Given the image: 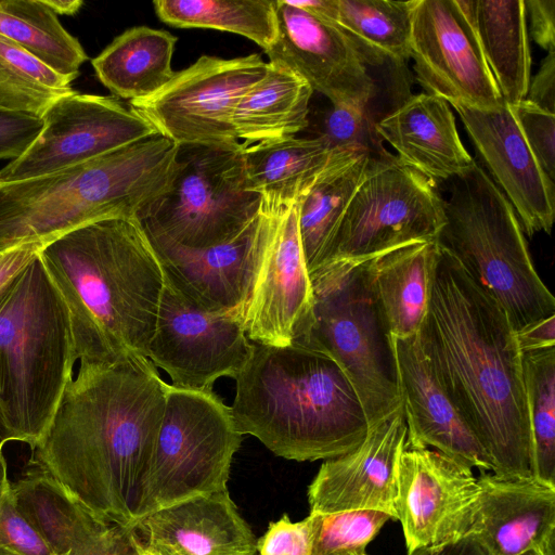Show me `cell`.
<instances>
[{
  "mask_svg": "<svg viewBox=\"0 0 555 555\" xmlns=\"http://www.w3.org/2000/svg\"><path fill=\"white\" fill-rule=\"evenodd\" d=\"M375 124L367 107L339 104L322 112L318 121L315 138L321 139L332 150L350 151L364 149L379 153L385 149L375 131Z\"/></svg>",
  "mask_w": 555,
  "mask_h": 555,
  "instance_id": "f35d334b",
  "label": "cell"
},
{
  "mask_svg": "<svg viewBox=\"0 0 555 555\" xmlns=\"http://www.w3.org/2000/svg\"><path fill=\"white\" fill-rule=\"evenodd\" d=\"M2 448L3 443H0V546L22 555H53L16 507Z\"/></svg>",
  "mask_w": 555,
  "mask_h": 555,
  "instance_id": "ab89813d",
  "label": "cell"
},
{
  "mask_svg": "<svg viewBox=\"0 0 555 555\" xmlns=\"http://www.w3.org/2000/svg\"><path fill=\"white\" fill-rule=\"evenodd\" d=\"M276 38L264 53L270 63L302 79L331 104L369 107L376 95L371 62L338 26L287 0H275Z\"/></svg>",
  "mask_w": 555,
  "mask_h": 555,
  "instance_id": "e0dca14e",
  "label": "cell"
},
{
  "mask_svg": "<svg viewBox=\"0 0 555 555\" xmlns=\"http://www.w3.org/2000/svg\"><path fill=\"white\" fill-rule=\"evenodd\" d=\"M0 555H22L11 548L0 546Z\"/></svg>",
  "mask_w": 555,
  "mask_h": 555,
  "instance_id": "816d5d0a",
  "label": "cell"
},
{
  "mask_svg": "<svg viewBox=\"0 0 555 555\" xmlns=\"http://www.w3.org/2000/svg\"><path fill=\"white\" fill-rule=\"evenodd\" d=\"M450 181L438 245L505 311L515 333L555 314L509 202L476 163Z\"/></svg>",
  "mask_w": 555,
  "mask_h": 555,
  "instance_id": "52a82bcc",
  "label": "cell"
},
{
  "mask_svg": "<svg viewBox=\"0 0 555 555\" xmlns=\"http://www.w3.org/2000/svg\"><path fill=\"white\" fill-rule=\"evenodd\" d=\"M85 555H141V550L130 528L113 524Z\"/></svg>",
  "mask_w": 555,
  "mask_h": 555,
  "instance_id": "7dc6e473",
  "label": "cell"
},
{
  "mask_svg": "<svg viewBox=\"0 0 555 555\" xmlns=\"http://www.w3.org/2000/svg\"><path fill=\"white\" fill-rule=\"evenodd\" d=\"M453 107L522 231L529 236L540 231L550 234L555 215L554 181L539 166L509 106Z\"/></svg>",
  "mask_w": 555,
  "mask_h": 555,
  "instance_id": "ffe728a7",
  "label": "cell"
},
{
  "mask_svg": "<svg viewBox=\"0 0 555 555\" xmlns=\"http://www.w3.org/2000/svg\"><path fill=\"white\" fill-rule=\"evenodd\" d=\"M533 477L555 488V347L522 352Z\"/></svg>",
  "mask_w": 555,
  "mask_h": 555,
  "instance_id": "8d00e7d4",
  "label": "cell"
},
{
  "mask_svg": "<svg viewBox=\"0 0 555 555\" xmlns=\"http://www.w3.org/2000/svg\"><path fill=\"white\" fill-rule=\"evenodd\" d=\"M0 36L56 73L76 79L88 55L42 0H0Z\"/></svg>",
  "mask_w": 555,
  "mask_h": 555,
  "instance_id": "d6a6232c",
  "label": "cell"
},
{
  "mask_svg": "<svg viewBox=\"0 0 555 555\" xmlns=\"http://www.w3.org/2000/svg\"><path fill=\"white\" fill-rule=\"evenodd\" d=\"M153 7L158 18L172 27L233 33L264 52L276 38L273 0H158Z\"/></svg>",
  "mask_w": 555,
  "mask_h": 555,
  "instance_id": "e575fe53",
  "label": "cell"
},
{
  "mask_svg": "<svg viewBox=\"0 0 555 555\" xmlns=\"http://www.w3.org/2000/svg\"><path fill=\"white\" fill-rule=\"evenodd\" d=\"M313 293L298 229L297 204L276 218L242 315L248 339L295 344L312 312Z\"/></svg>",
  "mask_w": 555,
  "mask_h": 555,
  "instance_id": "d6986e66",
  "label": "cell"
},
{
  "mask_svg": "<svg viewBox=\"0 0 555 555\" xmlns=\"http://www.w3.org/2000/svg\"><path fill=\"white\" fill-rule=\"evenodd\" d=\"M28 150L0 169V181H20L78 165L157 133L130 105L114 95L73 91L41 117Z\"/></svg>",
  "mask_w": 555,
  "mask_h": 555,
  "instance_id": "5bb4252c",
  "label": "cell"
},
{
  "mask_svg": "<svg viewBox=\"0 0 555 555\" xmlns=\"http://www.w3.org/2000/svg\"><path fill=\"white\" fill-rule=\"evenodd\" d=\"M511 112L539 166L555 180V117L529 101L509 106Z\"/></svg>",
  "mask_w": 555,
  "mask_h": 555,
  "instance_id": "60d3db41",
  "label": "cell"
},
{
  "mask_svg": "<svg viewBox=\"0 0 555 555\" xmlns=\"http://www.w3.org/2000/svg\"><path fill=\"white\" fill-rule=\"evenodd\" d=\"M413 1L335 0L333 24L344 30L371 65L410 57Z\"/></svg>",
  "mask_w": 555,
  "mask_h": 555,
  "instance_id": "836d02e7",
  "label": "cell"
},
{
  "mask_svg": "<svg viewBox=\"0 0 555 555\" xmlns=\"http://www.w3.org/2000/svg\"><path fill=\"white\" fill-rule=\"evenodd\" d=\"M43 3L56 15H74L83 2L81 0H42Z\"/></svg>",
  "mask_w": 555,
  "mask_h": 555,
  "instance_id": "f907efd6",
  "label": "cell"
},
{
  "mask_svg": "<svg viewBox=\"0 0 555 555\" xmlns=\"http://www.w3.org/2000/svg\"><path fill=\"white\" fill-rule=\"evenodd\" d=\"M279 216L262 210L234 238L188 248L149 237L166 276L199 309L242 321L256 269Z\"/></svg>",
  "mask_w": 555,
  "mask_h": 555,
  "instance_id": "ac0fdd59",
  "label": "cell"
},
{
  "mask_svg": "<svg viewBox=\"0 0 555 555\" xmlns=\"http://www.w3.org/2000/svg\"><path fill=\"white\" fill-rule=\"evenodd\" d=\"M408 427L402 404L353 450L326 460L309 486L310 513L380 511L396 517L397 474Z\"/></svg>",
  "mask_w": 555,
  "mask_h": 555,
  "instance_id": "44dd1931",
  "label": "cell"
},
{
  "mask_svg": "<svg viewBox=\"0 0 555 555\" xmlns=\"http://www.w3.org/2000/svg\"><path fill=\"white\" fill-rule=\"evenodd\" d=\"M77 360L69 311L38 255L0 301V433L34 450Z\"/></svg>",
  "mask_w": 555,
  "mask_h": 555,
  "instance_id": "8992f818",
  "label": "cell"
},
{
  "mask_svg": "<svg viewBox=\"0 0 555 555\" xmlns=\"http://www.w3.org/2000/svg\"><path fill=\"white\" fill-rule=\"evenodd\" d=\"M408 555H491L473 533L437 545L413 550Z\"/></svg>",
  "mask_w": 555,
  "mask_h": 555,
  "instance_id": "c3c4849f",
  "label": "cell"
},
{
  "mask_svg": "<svg viewBox=\"0 0 555 555\" xmlns=\"http://www.w3.org/2000/svg\"><path fill=\"white\" fill-rule=\"evenodd\" d=\"M312 93L296 73L268 62L266 75L241 98L233 113L240 150L287 140L308 129Z\"/></svg>",
  "mask_w": 555,
  "mask_h": 555,
  "instance_id": "f1b7e54d",
  "label": "cell"
},
{
  "mask_svg": "<svg viewBox=\"0 0 555 555\" xmlns=\"http://www.w3.org/2000/svg\"><path fill=\"white\" fill-rule=\"evenodd\" d=\"M0 443L4 444V442L2 441V438H1V433H0Z\"/></svg>",
  "mask_w": 555,
  "mask_h": 555,
  "instance_id": "db71d44e",
  "label": "cell"
},
{
  "mask_svg": "<svg viewBox=\"0 0 555 555\" xmlns=\"http://www.w3.org/2000/svg\"><path fill=\"white\" fill-rule=\"evenodd\" d=\"M371 154L367 150L345 154L297 202L298 229L309 274L325 263Z\"/></svg>",
  "mask_w": 555,
  "mask_h": 555,
  "instance_id": "1f68e13d",
  "label": "cell"
},
{
  "mask_svg": "<svg viewBox=\"0 0 555 555\" xmlns=\"http://www.w3.org/2000/svg\"><path fill=\"white\" fill-rule=\"evenodd\" d=\"M16 507L53 555H85L113 525L36 466L12 483Z\"/></svg>",
  "mask_w": 555,
  "mask_h": 555,
  "instance_id": "4316f807",
  "label": "cell"
},
{
  "mask_svg": "<svg viewBox=\"0 0 555 555\" xmlns=\"http://www.w3.org/2000/svg\"><path fill=\"white\" fill-rule=\"evenodd\" d=\"M443 224V198L436 183L386 150L373 153L324 264L363 262L413 243L437 241Z\"/></svg>",
  "mask_w": 555,
  "mask_h": 555,
  "instance_id": "8fae6325",
  "label": "cell"
},
{
  "mask_svg": "<svg viewBox=\"0 0 555 555\" xmlns=\"http://www.w3.org/2000/svg\"><path fill=\"white\" fill-rule=\"evenodd\" d=\"M313 540L312 517L293 522L287 515L270 522L266 533L257 540L259 555H311Z\"/></svg>",
  "mask_w": 555,
  "mask_h": 555,
  "instance_id": "b9f144b4",
  "label": "cell"
},
{
  "mask_svg": "<svg viewBox=\"0 0 555 555\" xmlns=\"http://www.w3.org/2000/svg\"><path fill=\"white\" fill-rule=\"evenodd\" d=\"M253 344L231 406L242 435L295 461L334 459L365 439L370 425L362 403L331 357L296 344Z\"/></svg>",
  "mask_w": 555,
  "mask_h": 555,
  "instance_id": "277c9868",
  "label": "cell"
},
{
  "mask_svg": "<svg viewBox=\"0 0 555 555\" xmlns=\"http://www.w3.org/2000/svg\"><path fill=\"white\" fill-rule=\"evenodd\" d=\"M145 555H254L257 540L229 491L157 508L130 527Z\"/></svg>",
  "mask_w": 555,
  "mask_h": 555,
  "instance_id": "603a6c76",
  "label": "cell"
},
{
  "mask_svg": "<svg viewBox=\"0 0 555 555\" xmlns=\"http://www.w3.org/2000/svg\"><path fill=\"white\" fill-rule=\"evenodd\" d=\"M309 515L313 524L311 555H369L367 544L392 518L372 509Z\"/></svg>",
  "mask_w": 555,
  "mask_h": 555,
  "instance_id": "74e56055",
  "label": "cell"
},
{
  "mask_svg": "<svg viewBox=\"0 0 555 555\" xmlns=\"http://www.w3.org/2000/svg\"><path fill=\"white\" fill-rule=\"evenodd\" d=\"M41 118L0 109V160L22 156L42 129Z\"/></svg>",
  "mask_w": 555,
  "mask_h": 555,
  "instance_id": "7bdbcfd3",
  "label": "cell"
},
{
  "mask_svg": "<svg viewBox=\"0 0 555 555\" xmlns=\"http://www.w3.org/2000/svg\"><path fill=\"white\" fill-rule=\"evenodd\" d=\"M167 388L149 358L80 362L29 465L99 518L132 527L144 515Z\"/></svg>",
  "mask_w": 555,
  "mask_h": 555,
  "instance_id": "6da1fadb",
  "label": "cell"
},
{
  "mask_svg": "<svg viewBox=\"0 0 555 555\" xmlns=\"http://www.w3.org/2000/svg\"><path fill=\"white\" fill-rule=\"evenodd\" d=\"M516 337L521 352L555 347V314L519 331Z\"/></svg>",
  "mask_w": 555,
  "mask_h": 555,
  "instance_id": "681fc988",
  "label": "cell"
},
{
  "mask_svg": "<svg viewBox=\"0 0 555 555\" xmlns=\"http://www.w3.org/2000/svg\"><path fill=\"white\" fill-rule=\"evenodd\" d=\"M425 359L501 478H534L522 352L503 308L439 246Z\"/></svg>",
  "mask_w": 555,
  "mask_h": 555,
  "instance_id": "7a4b0ae2",
  "label": "cell"
},
{
  "mask_svg": "<svg viewBox=\"0 0 555 555\" xmlns=\"http://www.w3.org/2000/svg\"><path fill=\"white\" fill-rule=\"evenodd\" d=\"M73 80L0 36V109L41 118L59 99L74 91Z\"/></svg>",
  "mask_w": 555,
  "mask_h": 555,
  "instance_id": "d590c367",
  "label": "cell"
},
{
  "mask_svg": "<svg viewBox=\"0 0 555 555\" xmlns=\"http://www.w3.org/2000/svg\"><path fill=\"white\" fill-rule=\"evenodd\" d=\"M141 555H145V554L141 551Z\"/></svg>",
  "mask_w": 555,
  "mask_h": 555,
  "instance_id": "11a10c76",
  "label": "cell"
},
{
  "mask_svg": "<svg viewBox=\"0 0 555 555\" xmlns=\"http://www.w3.org/2000/svg\"><path fill=\"white\" fill-rule=\"evenodd\" d=\"M254 555H256V554H254Z\"/></svg>",
  "mask_w": 555,
  "mask_h": 555,
  "instance_id": "9f6ffc18",
  "label": "cell"
},
{
  "mask_svg": "<svg viewBox=\"0 0 555 555\" xmlns=\"http://www.w3.org/2000/svg\"><path fill=\"white\" fill-rule=\"evenodd\" d=\"M170 188L138 221L150 237L188 248H208L237 236L259 214L260 196L248 190L242 151L179 145Z\"/></svg>",
  "mask_w": 555,
  "mask_h": 555,
  "instance_id": "9c48e42d",
  "label": "cell"
},
{
  "mask_svg": "<svg viewBox=\"0 0 555 555\" xmlns=\"http://www.w3.org/2000/svg\"><path fill=\"white\" fill-rule=\"evenodd\" d=\"M470 533L491 555L535 550L554 555L555 488L535 478H501L480 472Z\"/></svg>",
  "mask_w": 555,
  "mask_h": 555,
  "instance_id": "cb8c5ba5",
  "label": "cell"
},
{
  "mask_svg": "<svg viewBox=\"0 0 555 555\" xmlns=\"http://www.w3.org/2000/svg\"><path fill=\"white\" fill-rule=\"evenodd\" d=\"M39 256L69 311L77 360L147 358L165 273L138 219L82 225Z\"/></svg>",
  "mask_w": 555,
  "mask_h": 555,
  "instance_id": "3957f363",
  "label": "cell"
},
{
  "mask_svg": "<svg viewBox=\"0 0 555 555\" xmlns=\"http://www.w3.org/2000/svg\"><path fill=\"white\" fill-rule=\"evenodd\" d=\"M396 157L429 180L449 181L476 163L463 145L444 100L420 93L404 100L375 124Z\"/></svg>",
  "mask_w": 555,
  "mask_h": 555,
  "instance_id": "d4e9b609",
  "label": "cell"
},
{
  "mask_svg": "<svg viewBox=\"0 0 555 555\" xmlns=\"http://www.w3.org/2000/svg\"><path fill=\"white\" fill-rule=\"evenodd\" d=\"M253 348L240 319L199 309L165 274L147 358L170 376L171 386L212 390L222 376L235 379Z\"/></svg>",
  "mask_w": 555,
  "mask_h": 555,
  "instance_id": "4fadbf2b",
  "label": "cell"
},
{
  "mask_svg": "<svg viewBox=\"0 0 555 555\" xmlns=\"http://www.w3.org/2000/svg\"><path fill=\"white\" fill-rule=\"evenodd\" d=\"M410 57L427 94L453 105L503 104L473 24L457 0H413Z\"/></svg>",
  "mask_w": 555,
  "mask_h": 555,
  "instance_id": "9a60e30c",
  "label": "cell"
},
{
  "mask_svg": "<svg viewBox=\"0 0 555 555\" xmlns=\"http://www.w3.org/2000/svg\"><path fill=\"white\" fill-rule=\"evenodd\" d=\"M352 151L332 150L315 137H294L245 150L247 188L260 196V210L280 216L297 204L328 166Z\"/></svg>",
  "mask_w": 555,
  "mask_h": 555,
  "instance_id": "83f0119b",
  "label": "cell"
},
{
  "mask_svg": "<svg viewBox=\"0 0 555 555\" xmlns=\"http://www.w3.org/2000/svg\"><path fill=\"white\" fill-rule=\"evenodd\" d=\"M474 26L483 57L511 106L527 96L531 54L524 0H457Z\"/></svg>",
  "mask_w": 555,
  "mask_h": 555,
  "instance_id": "f546056e",
  "label": "cell"
},
{
  "mask_svg": "<svg viewBox=\"0 0 555 555\" xmlns=\"http://www.w3.org/2000/svg\"><path fill=\"white\" fill-rule=\"evenodd\" d=\"M439 258L437 241L413 243L369 260L373 292L390 337L418 335Z\"/></svg>",
  "mask_w": 555,
  "mask_h": 555,
  "instance_id": "484cf974",
  "label": "cell"
},
{
  "mask_svg": "<svg viewBox=\"0 0 555 555\" xmlns=\"http://www.w3.org/2000/svg\"><path fill=\"white\" fill-rule=\"evenodd\" d=\"M391 344L408 427L406 443L433 447L469 468L492 472L490 457L430 371L418 336L391 337Z\"/></svg>",
  "mask_w": 555,
  "mask_h": 555,
  "instance_id": "7402d4cb",
  "label": "cell"
},
{
  "mask_svg": "<svg viewBox=\"0 0 555 555\" xmlns=\"http://www.w3.org/2000/svg\"><path fill=\"white\" fill-rule=\"evenodd\" d=\"M478 492L472 468L405 442L398 463L395 519L402 525L408 553L470 533Z\"/></svg>",
  "mask_w": 555,
  "mask_h": 555,
  "instance_id": "2e32d148",
  "label": "cell"
},
{
  "mask_svg": "<svg viewBox=\"0 0 555 555\" xmlns=\"http://www.w3.org/2000/svg\"><path fill=\"white\" fill-rule=\"evenodd\" d=\"M530 17V34L542 49H555V0H524Z\"/></svg>",
  "mask_w": 555,
  "mask_h": 555,
  "instance_id": "ee69618b",
  "label": "cell"
},
{
  "mask_svg": "<svg viewBox=\"0 0 555 555\" xmlns=\"http://www.w3.org/2000/svg\"><path fill=\"white\" fill-rule=\"evenodd\" d=\"M311 317L296 345L331 357L353 385L370 427L402 403L396 360L363 262H331L310 274Z\"/></svg>",
  "mask_w": 555,
  "mask_h": 555,
  "instance_id": "ba28073f",
  "label": "cell"
},
{
  "mask_svg": "<svg viewBox=\"0 0 555 555\" xmlns=\"http://www.w3.org/2000/svg\"><path fill=\"white\" fill-rule=\"evenodd\" d=\"M259 54L222 59L202 55L175 72L155 94L129 102L155 130L178 145L238 149L232 117L241 98L264 75ZM241 151V150H240Z\"/></svg>",
  "mask_w": 555,
  "mask_h": 555,
  "instance_id": "7c38bea8",
  "label": "cell"
},
{
  "mask_svg": "<svg viewBox=\"0 0 555 555\" xmlns=\"http://www.w3.org/2000/svg\"><path fill=\"white\" fill-rule=\"evenodd\" d=\"M520 555H544L543 553L539 552V551H535V550H530V551H527Z\"/></svg>",
  "mask_w": 555,
  "mask_h": 555,
  "instance_id": "f5cc1de1",
  "label": "cell"
},
{
  "mask_svg": "<svg viewBox=\"0 0 555 555\" xmlns=\"http://www.w3.org/2000/svg\"><path fill=\"white\" fill-rule=\"evenodd\" d=\"M42 246L29 243L0 253V301L17 275L38 255Z\"/></svg>",
  "mask_w": 555,
  "mask_h": 555,
  "instance_id": "bcb514c9",
  "label": "cell"
},
{
  "mask_svg": "<svg viewBox=\"0 0 555 555\" xmlns=\"http://www.w3.org/2000/svg\"><path fill=\"white\" fill-rule=\"evenodd\" d=\"M178 38L162 29L131 27L117 36L91 64L99 80L118 99L131 101L159 91L175 75Z\"/></svg>",
  "mask_w": 555,
  "mask_h": 555,
  "instance_id": "4dcf8cb0",
  "label": "cell"
},
{
  "mask_svg": "<svg viewBox=\"0 0 555 555\" xmlns=\"http://www.w3.org/2000/svg\"><path fill=\"white\" fill-rule=\"evenodd\" d=\"M526 100L554 114L555 106V49L544 57L539 72L530 79Z\"/></svg>",
  "mask_w": 555,
  "mask_h": 555,
  "instance_id": "f6af8a7d",
  "label": "cell"
},
{
  "mask_svg": "<svg viewBox=\"0 0 555 555\" xmlns=\"http://www.w3.org/2000/svg\"><path fill=\"white\" fill-rule=\"evenodd\" d=\"M242 436L231 406L212 390L168 384L145 483L144 515L194 495L228 490Z\"/></svg>",
  "mask_w": 555,
  "mask_h": 555,
  "instance_id": "30bf717a",
  "label": "cell"
},
{
  "mask_svg": "<svg viewBox=\"0 0 555 555\" xmlns=\"http://www.w3.org/2000/svg\"><path fill=\"white\" fill-rule=\"evenodd\" d=\"M178 152L157 132L54 172L0 181V253L100 220L138 219L172 184Z\"/></svg>",
  "mask_w": 555,
  "mask_h": 555,
  "instance_id": "5b68a950",
  "label": "cell"
}]
</instances>
